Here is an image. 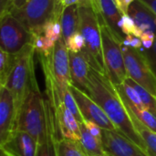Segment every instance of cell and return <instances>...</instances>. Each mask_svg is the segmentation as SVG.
Masks as SVG:
<instances>
[{"instance_id": "obj_1", "label": "cell", "mask_w": 156, "mask_h": 156, "mask_svg": "<svg viewBox=\"0 0 156 156\" xmlns=\"http://www.w3.org/2000/svg\"><path fill=\"white\" fill-rule=\"evenodd\" d=\"M88 94L103 109L118 132L138 145L147 154L146 145L134 128L130 113L124 105L115 86L106 75L90 69L88 78Z\"/></svg>"}, {"instance_id": "obj_2", "label": "cell", "mask_w": 156, "mask_h": 156, "mask_svg": "<svg viewBox=\"0 0 156 156\" xmlns=\"http://www.w3.org/2000/svg\"><path fill=\"white\" fill-rule=\"evenodd\" d=\"M37 55L45 76L47 100L56 111L62 103L66 91L71 86L69 49L61 37L50 54Z\"/></svg>"}, {"instance_id": "obj_3", "label": "cell", "mask_w": 156, "mask_h": 156, "mask_svg": "<svg viewBox=\"0 0 156 156\" xmlns=\"http://www.w3.org/2000/svg\"><path fill=\"white\" fill-rule=\"evenodd\" d=\"M15 130L29 133L38 144L47 136V111L46 100L38 88L37 81H34L25 98L20 112L17 116Z\"/></svg>"}, {"instance_id": "obj_4", "label": "cell", "mask_w": 156, "mask_h": 156, "mask_svg": "<svg viewBox=\"0 0 156 156\" xmlns=\"http://www.w3.org/2000/svg\"><path fill=\"white\" fill-rule=\"evenodd\" d=\"M80 32L85 40V48L80 52L90 68L106 75L100 22L97 13L90 6H79Z\"/></svg>"}, {"instance_id": "obj_5", "label": "cell", "mask_w": 156, "mask_h": 156, "mask_svg": "<svg viewBox=\"0 0 156 156\" xmlns=\"http://www.w3.org/2000/svg\"><path fill=\"white\" fill-rule=\"evenodd\" d=\"M35 53L36 51L32 44H28L18 52L16 65L5 86L11 91L14 98L16 111L15 126L27 93L31 84L37 80L34 61Z\"/></svg>"}, {"instance_id": "obj_6", "label": "cell", "mask_w": 156, "mask_h": 156, "mask_svg": "<svg viewBox=\"0 0 156 156\" xmlns=\"http://www.w3.org/2000/svg\"><path fill=\"white\" fill-rule=\"evenodd\" d=\"M63 9L60 0H28L20 8L13 7L10 14L32 35H37L48 22L61 18Z\"/></svg>"}, {"instance_id": "obj_7", "label": "cell", "mask_w": 156, "mask_h": 156, "mask_svg": "<svg viewBox=\"0 0 156 156\" xmlns=\"http://www.w3.org/2000/svg\"><path fill=\"white\" fill-rule=\"evenodd\" d=\"M102 41V52L106 69V76L114 85L122 84L128 78L122 52V42L112 32L102 17L97 14Z\"/></svg>"}, {"instance_id": "obj_8", "label": "cell", "mask_w": 156, "mask_h": 156, "mask_svg": "<svg viewBox=\"0 0 156 156\" xmlns=\"http://www.w3.org/2000/svg\"><path fill=\"white\" fill-rule=\"evenodd\" d=\"M33 35L10 13L0 16V49L16 54L31 44Z\"/></svg>"}, {"instance_id": "obj_9", "label": "cell", "mask_w": 156, "mask_h": 156, "mask_svg": "<svg viewBox=\"0 0 156 156\" xmlns=\"http://www.w3.org/2000/svg\"><path fill=\"white\" fill-rule=\"evenodd\" d=\"M128 77L156 96V77L145 56L139 50L122 46Z\"/></svg>"}, {"instance_id": "obj_10", "label": "cell", "mask_w": 156, "mask_h": 156, "mask_svg": "<svg viewBox=\"0 0 156 156\" xmlns=\"http://www.w3.org/2000/svg\"><path fill=\"white\" fill-rule=\"evenodd\" d=\"M69 90L77 101L84 120H89L97 123L101 127L102 130L118 132L116 126L110 120L103 109L88 93L81 91L72 85L69 87Z\"/></svg>"}, {"instance_id": "obj_11", "label": "cell", "mask_w": 156, "mask_h": 156, "mask_svg": "<svg viewBox=\"0 0 156 156\" xmlns=\"http://www.w3.org/2000/svg\"><path fill=\"white\" fill-rule=\"evenodd\" d=\"M102 149L107 156H150L123 134L102 130Z\"/></svg>"}, {"instance_id": "obj_12", "label": "cell", "mask_w": 156, "mask_h": 156, "mask_svg": "<svg viewBox=\"0 0 156 156\" xmlns=\"http://www.w3.org/2000/svg\"><path fill=\"white\" fill-rule=\"evenodd\" d=\"M2 156H37L38 143L29 133L14 130L0 144Z\"/></svg>"}, {"instance_id": "obj_13", "label": "cell", "mask_w": 156, "mask_h": 156, "mask_svg": "<svg viewBox=\"0 0 156 156\" xmlns=\"http://www.w3.org/2000/svg\"><path fill=\"white\" fill-rule=\"evenodd\" d=\"M47 111V136L46 139L38 144L37 156H58L57 143L61 139L56 111L50 106L48 100H46Z\"/></svg>"}, {"instance_id": "obj_14", "label": "cell", "mask_w": 156, "mask_h": 156, "mask_svg": "<svg viewBox=\"0 0 156 156\" xmlns=\"http://www.w3.org/2000/svg\"><path fill=\"white\" fill-rule=\"evenodd\" d=\"M16 111L11 91L6 87H0V144L15 129Z\"/></svg>"}, {"instance_id": "obj_15", "label": "cell", "mask_w": 156, "mask_h": 156, "mask_svg": "<svg viewBox=\"0 0 156 156\" xmlns=\"http://www.w3.org/2000/svg\"><path fill=\"white\" fill-rule=\"evenodd\" d=\"M94 11L102 17L106 25L117 37V38L123 42L125 36L120 27V22L122 14L117 8L113 0H96Z\"/></svg>"}, {"instance_id": "obj_16", "label": "cell", "mask_w": 156, "mask_h": 156, "mask_svg": "<svg viewBox=\"0 0 156 156\" xmlns=\"http://www.w3.org/2000/svg\"><path fill=\"white\" fill-rule=\"evenodd\" d=\"M71 85L88 93V78L90 66L81 53L69 51Z\"/></svg>"}, {"instance_id": "obj_17", "label": "cell", "mask_w": 156, "mask_h": 156, "mask_svg": "<svg viewBox=\"0 0 156 156\" xmlns=\"http://www.w3.org/2000/svg\"><path fill=\"white\" fill-rule=\"evenodd\" d=\"M58 131L61 139L80 141V126L76 117L61 103L56 110Z\"/></svg>"}, {"instance_id": "obj_18", "label": "cell", "mask_w": 156, "mask_h": 156, "mask_svg": "<svg viewBox=\"0 0 156 156\" xmlns=\"http://www.w3.org/2000/svg\"><path fill=\"white\" fill-rule=\"evenodd\" d=\"M128 14L133 19L140 32H153L156 35V15L141 0H135L129 7Z\"/></svg>"}, {"instance_id": "obj_19", "label": "cell", "mask_w": 156, "mask_h": 156, "mask_svg": "<svg viewBox=\"0 0 156 156\" xmlns=\"http://www.w3.org/2000/svg\"><path fill=\"white\" fill-rule=\"evenodd\" d=\"M60 23L62 28V37L66 43L74 34L80 31L79 6L77 5H72L65 7L62 11Z\"/></svg>"}, {"instance_id": "obj_20", "label": "cell", "mask_w": 156, "mask_h": 156, "mask_svg": "<svg viewBox=\"0 0 156 156\" xmlns=\"http://www.w3.org/2000/svg\"><path fill=\"white\" fill-rule=\"evenodd\" d=\"M80 126V141L82 148L89 156H101L106 155L103 149L102 144L100 141H98L87 129L85 124L81 122Z\"/></svg>"}, {"instance_id": "obj_21", "label": "cell", "mask_w": 156, "mask_h": 156, "mask_svg": "<svg viewBox=\"0 0 156 156\" xmlns=\"http://www.w3.org/2000/svg\"><path fill=\"white\" fill-rule=\"evenodd\" d=\"M128 112L130 113L134 128L136 129L137 133L141 135L142 139L144 140L146 145L147 154L150 156H156V133L153 130L149 129L144 124H143L131 111L128 110Z\"/></svg>"}, {"instance_id": "obj_22", "label": "cell", "mask_w": 156, "mask_h": 156, "mask_svg": "<svg viewBox=\"0 0 156 156\" xmlns=\"http://www.w3.org/2000/svg\"><path fill=\"white\" fill-rule=\"evenodd\" d=\"M124 105L126 106V108L131 111L135 117L145 126H147L149 129L153 130L154 132L156 133V117L151 112H149L146 108L144 107H139L134 105L133 102H131L125 96H123L122 94L119 93Z\"/></svg>"}, {"instance_id": "obj_23", "label": "cell", "mask_w": 156, "mask_h": 156, "mask_svg": "<svg viewBox=\"0 0 156 156\" xmlns=\"http://www.w3.org/2000/svg\"><path fill=\"white\" fill-rule=\"evenodd\" d=\"M18 52L7 53L0 49V87H5L17 60Z\"/></svg>"}, {"instance_id": "obj_24", "label": "cell", "mask_w": 156, "mask_h": 156, "mask_svg": "<svg viewBox=\"0 0 156 156\" xmlns=\"http://www.w3.org/2000/svg\"><path fill=\"white\" fill-rule=\"evenodd\" d=\"M58 156H89L80 142L60 139L57 143Z\"/></svg>"}, {"instance_id": "obj_25", "label": "cell", "mask_w": 156, "mask_h": 156, "mask_svg": "<svg viewBox=\"0 0 156 156\" xmlns=\"http://www.w3.org/2000/svg\"><path fill=\"white\" fill-rule=\"evenodd\" d=\"M124 82L131 85L137 91V93L143 102L144 107L146 108L149 112H151L156 117V96L152 94L151 92H149L147 90H145L144 87H142L141 85L136 83L133 80H132L129 77L125 80Z\"/></svg>"}, {"instance_id": "obj_26", "label": "cell", "mask_w": 156, "mask_h": 156, "mask_svg": "<svg viewBox=\"0 0 156 156\" xmlns=\"http://www.w3.org/2000/svg\"><path fill=\"white\" fill-rule=\"evenodd\" d=\"M57 42H54L48 38L43 33L42 34H37V35H33L32 38V46L34 47V49L37 54H44V55H48L50 54L56 45Z\"/></svg>"}, {"instance_id": "obj_27", "label": "cell", "mask_w": 156, "mask_h": 156, "mask_svg": "<svg viewBox=\"0 0 156 156\" xmlns=\"http://www.w3.org/2000/svg\"><path fill=\"white\" fill-rule=\"evenodd\" d=\"M43 34L50 40L57 42L62 37V28L60 18L48 22L43 28Z\"/></svg>"}, {"instance_id": "obj_28", "label": "cell", "mask_w": 156, "mask_h": 156, "mask_svg": "<svg viewBox=\"0 0 156 156\" xmlns=\"http://www.w3.org/2000/svg\"><path fill=\"white\" fill-rule=\"evenodd\" d=\"M120 27L125 37L128 35H133L140 38L142 37V33L137 28L133 19L131 17V16L129 14L122 15L121 22H120Z\"/></svg>"}, {"instance_id": "obj_29", "label": "cell", "mask_w": 156, "mask_h": 156, "mask_svg": "<svg viewBox=\"0 0 156 156\" xmlns=\"http://www.w3.org/2000/svg\"><path fill=\"white\" fill-rule=\"evenodd\" d=\"M62 103L67 107V109L76 117V119L78 120V122L80 123L83 122H84V119L81 115V112L79 109V106L77 104V101L74 98V96L72 95L69 88V90L66 91L65 95H64V98H63V101Z\"/></svg>"}, {"instance_id": "obj_30", "label": "cell", "mask_w": 156, "mask_h": 156, "mask_svg": "<svg viewBox=\"0 0 156 156\" xmlns=\"http://www.w3.org/2000/svg\"><path fill=\"white\" fill-rule=\"evenodd\" d=\"M65 44L69 51L75 53H80L85 48V40L80 31L74 34Z\"/></svg>"}, {"instance_id": "obj_31", "label": "cell", "mask_w": 156, "mask_h": 156, "mask_svg": "<svg viewBox=\"0 0 156 156\" xmlns=\"http://www.w3.org/2000/svg\"><path fill=\"white\" fill-rule=\"evenodd\" d=\"M144 55L145 56L154 74L155 75L156 77V38L154 43V46L150 48V49H140Z\"/></svg>"}, {"instance_id": "obj_32", "label": "cell", "mask_w": 156, "mask_h": 156, "mask_svg": "<svg viewBox=\"0 0 156 156\" xmlns=\"http://www.w3.org/2000/svg\"><path fill=\"white\" fill-rule=\"evenodd\" d=\"M83 123L85 124V126L87 127V129L89 130V132L98 140L101 143V139H102V129L100 125H98L97 123L89 121V120H84Z\"/></svg>"}, {"instance_id": "obj_33", "label": "cell", "mask_w": 156, "mask_h": 156, "mask_svg": "<svg viewBox=\"0 0 156 156\" xmlns=\"http://www.w3.org/2000/svg\"><path fill=\"white\" fill-rule=\"evenodd\" d=\"M122 46L130 47V48L140 50L143 48V41L138 37H135L133 35H128L125 37V38L122 42Z\"/></svg>"}, {"instance_id": "obj_34", "label": "cell", "mask_w": 156, "mask_h": 156, "mask_svg": "<svg viewBox=\"0 0 156 156\" xmlns=\"http://www.w3.org/2000/svg\"><path fill=\"white\" fill-rule=\"evenodd\" d=\"M94 0H60V3L62 6L68 7L72 5H77L78 6H90L92 7Z\"/></svg>"}, {"instance_id": "obj_35", "label": "cell", "mask_w": 156, "mask_h": 156, "mask_svg": "<svg viewBox=\"0 0 156 156\" xmlns=\"http://www.w3.org/2000/svg\"><path fill=\"white\" fill-rule=\"evenodd\" d=\"M134 1L135 0H113L115 5L122 15L128 14L129 7Z\"/></svg>"}, {"instance_id": "obj_36", "label": "cell", "mask_w": 156, "mask_h": 156, "mask_svg": "<svg viewBox=\"0 0 156 156\" xmlns=\"http://www.w3.org/2000/svg\"><path fill=\"white\" fill-rule=\"evenodd\" d=\"M0 6H1L0 16L10 13L11 9L14 7L11 3V0H0Z\"/></svg>"}, {"instance_id": "obj_37", "label": "cell", "mask_w": 156, "mask_h": 156, "mask_svg": "<svg viewBox=\"0 0 156 156\" xmlns=\"http://www.w3.org/2000/svg\"><path fill=\"white\" fill-rule=\"evenodd\" d=\"M156 15V0H141Z\"/></svg>"}, {"instance_id": "obj_38", "label": "cell", "mask_w": 156, "mask_h": 156, "mask_svg": "<svg viewBox=\"0 0 156 156\" xmlns=\"http://www.w3.org/2000/svg\"><path fill=\"white\" fill-rule=\"evenodd\" d=\"M28 0H11V3L15 8H20L22 7Z\"/></svg>"}, {"instance_id": "obj_39", "label": "cell", "mask_w": 156, "mask_h": 156, "mask_svg": "<svg viewBox=\"0 0 156 156\" xmlns=\"http://www.w3.org/2000/svg\"><path fill=\"white\" fill-rule=\"evenodd\" d=\"M101 156H107V155H101Z\"/></svg>"}, {"instance_id": "obj_40", "label": "cell", "mask_w": 156, "mask_h": 156, "mask_svg": "<svg viewBox=\"0 0 156 156\" xmlns=\"http://www.w3.org/2000/svg\"><path fill=\"white\" fill-rule=\"evenodd\" d=\"M1 156H2V155H1Z\"/></svg>"}]
</instances>
